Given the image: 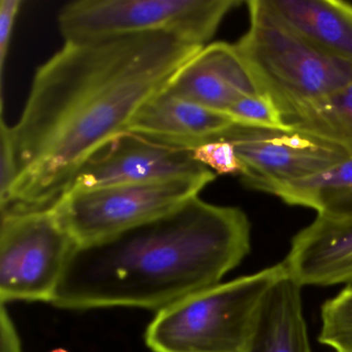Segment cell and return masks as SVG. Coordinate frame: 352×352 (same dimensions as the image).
Returning a JSON list of instances; mask_svg holds the SVG:
<instances>
[{
	"label": "cell",
	"mask_w": 352,
	"mask_h": 352,
	"mask_svg": "<svg viewBox=\"0 0 352 352\" xmlns=\"http://www.w3.org/2000/svg\"><path fill=\"white\" fill-rule=\"evenodd\" d=\"M204 47L166 32L65 41L38 67L12 127L17 180L0 213L54 207L84 162Z\"/></svg>",
	"instance_id": "6da1fadb"
},
{
	"label": "cell",
	"mask_w": 352,
	"mask_h": 352,
	"mask_svg": "<svg viewBox=\"0 0 352 352\" xmlns=\"http://www.w3.org/2000/svg\"><path fill=\"white\" fill-rule=\"evenodd\" d=\"M250 246V222L242 210L197 197L151 221L78 244L51 302L72 310L160 311L219 284Z\"/></svg>",
	"instance_id": "7a4b0ae2"
},
{
	"label": "cell",
	"mask_w": 352,
	"mask_h": 352,
	"mask_svg": "<svg viewBox=\"0 0 352 352\" xmlns=\"http://www.w3.org/2000/svg\"><path fill=\"white\" fill-rule=\"evenodd\" d=\"M286 275L282 261L195 292L158 311L146 344L153 352H254L267 300Z\"/></svg>",
	"instance_id": "3957f363"
},
{
	"label": "cell",
	"mask_w": 352,
	"mask_h": 352,
	"mask_svg": "<svg viewBox=\"0 0 352 352\" xmlns=\"http://www.w3.org/2000/svg\"><path fill=\"white\" fill-rule=\"evenodd\" d=\"M247 6L250 26L234 47L282 118L352 83V61L333 56L296 34L265 0H250Z\"/></svg>",
	"instance_id": "277c9868"
},
{
	"label": "cell",
	"mask_w": 352,
	"mask_h": 352,
	"mask_svg": "<svg viewBox=\"0 0 352 352\" xmlns=\"http://www.w3.org/2000/svg\"><path fill=\"white\" fill-rule=\"evenodd\" d=\"M239 0H80L58 14L65 41L166 32L205 46Z\"/></svg>",
	"instance_id": "5b68a950"
},
{
	"label": "cell",
	"mask_w": 352,
	"mask_h": 352,
	"mask_svg": "<svg viewBox=\"0 0 352 352\" xmlns=\"http://www.w3.org/2000/svg\"><path fill=\"white\" fill-rule=\"evenodd\" d=\"M77 245L54 207L1 214V304L52 302Z\"/></svg>",
	"instance_id": "8992f818"
},
{
	"label": "cell",
	"mask_w": 352,
	"mask_h": 352,
	"mask_svg": "<svg viewBox=\"0 0 352 352\" xmlns=\"http://www.w3.org/2000/svg\"><path fill=\"white\" fill-rule=\"evenodd\" d=\"M216 179L201 176L63 195L54 208L78 244L94 242L170 213Z\"/></svg>",
	"instance_id": "52a82bcc"
},
{
	"label": "cell",
	"mask_w": 352,
	"mask_h": 352,
	"mask_svg": "<svg viewBox=\"0 0 352 352\" xmlns=\"http://www.w3.org/2000/svg\"><path fill=\"white\" fill-rule=\"evenodd\" d=\"M216 140L234 146L243 182L271 195L281 185L320 174L352 156L345 146L294 129L234 124Z\"/></svg>",
	"instance_id": "ba28073f"
},
{
	"label": "cell",
	"mask_w": 352,
	"mask_h": 352,
	"mask_svg": "<svg viewBox=\"0 0 352 352\" xmlns=\"http://www.w3.org/2000/svg\"><path fill=\"white\" fill-rule=\"evenodd\" d=\"M209 172L210 168L193 158V149L124 131L98 148L84 162L63 195L201 176Z\"/></svg>",
	"instance_id": "9c48e42d"
},
{
	"label": "cell",
	"mask_w": 352,
	"mask_h": 352,
	"mask_svg": "<svg viewBox=\"0 0 352 352\" xmlns=\"http://www.w3.org/2000/svg\"><path fill=\"white\" fill-rule=\"evenodd\" d=\"M166 90L221 113L228 112L240 98L261 94L234 45L226 43L204 47Z\"/></svg>",
	"instance_id": "30bf717a"
},
{
	"label": "cell",
	"mask_w": 352,
	"mask_h": 352,
	"mask_svg": "<svg viewBox=\"0 0 352 352\" xmlns=\"http://www.w3.org/2000/svg\"><path fill=\"white\" fill-rule=\"evenodd\" d=\"M283 263L302 287L352 283V217L317 215L292 239Z\"/></svg>",
	"instance_id": "8fae6325"
},
{
	"label": "cell",
	"mask_w": 352,
	"mask_h": 352,
	"mask_svg": "<svg viewBox=\"0 0 352 352\" xmlns=\"http://www.w3.org/2000/svg\"><path fill=\"white\" fill-rule=\"evenodd\" d=\"M234 124V121L226 113L164 90L140 110L127 131L168 145L195 149L215 141Z\"/></svg>",
	"instance_id": "7c38bea8"
},
{
	"label": "cell",
	"mask_w": 352,
	"mask_h": 352,
	"mask_svg": "<svg viewBox=\"0 0 352 352\" xmlns=\"http://www.w3.org/2000/svg\"><path fill=\"white\" fill-rule=\"evenodd\" d=\"M296 34L321 50L352 61V5L339 0H265Z\"/></svg>",
	"instance_id": "4fadbf2b"
},
{
	"label": "cell",
	"mask_w": 352,
	"mask_h": 352,
	"mask_svg": "<svg viewBox=\"0 0 352 352\" xmlns=\"http://www.w3.org/2000/svg\"><path fill=\"white\" fill-rule=\"evenodd\" d=\"M254 352H311L302 312V286L287 275L267 300Z\"/></svg>",
	"instance_id": "5bb4252c"
},
{
	"label": "cell",
	"mask_w": 352,
	"mask_h": 352,
	"mask_svg": "<svg viewBox=\"0 0 352 352\" xmlns=\"http://www.w3.org/2000/svg\"><path fill=\"white\" fill-rule=\"evenodd\" d=\"M273 195L288 205L311 208L319 216L352 217V156L320 174L281 185Z\"/></svg>",
	"instance_id": "9a60e30c"
},
{
	"label": "cell",
	"mask_w": 352,
	"mask_h": 352,
	"mask_svg": "<svg viewBox=\"0 0 352 352\" xmlns=\"http://www.w3.org/2000/svg\"><path fill=\"white\" fill-rule=\"evenodd\" d=\"M283 120L290 129L316 135L352 150V83L298 109Z\"/></svg>",
	"instance_id": "2e32d148"
},
{
	"label": "cell",
	"mask_w": 352,
	"mask_h": 352,
	"mask_svg": "<svg viewBox=\"0 0 352 352\" xmlns=\"http://www.w3.org/2000/svg\"><path fill=\"white\" fill-rule=\"evenodd\" d=\"M321 320L320 343L336 352H352V285L323 304Z\"/></svg>",
	"instance_id": "e0dca14e"
},
{
	"label": "cell",
	"mask_w": 352,
	"mask_h": 352,
	"mask_svg": "<svg viewBox=\"0 0 352 352\" xmlns=\"http://www.w3.org/2000/svg\"><path fill=\"white\" fill-rule=\"evenodd\" d=\"M228 114L236 124L267 129H290L284 123L281 113L265 94L245 96L234 102Z\"/></svg>",
	"instance_id": "ac0fdd59"
},
{
	"label": "cell",
	"mask_w": 352,
	"mask_h": 352,
	"mask_svg": "<svg viewBox=\"0 0 352 352\" xmlns=\"http://www.w3.org/2000/svg\"><path fill=\"white\" fill-rule=\"evenodd\" d=\"M193 158L218 175H241L242 162L239 160L232 144L224 140H215L193 149Z\"/></svg>",
	"instance_id": "d6986e66"
},
{
	"label": "cell",
	"mask_w": 352,
	"mask_h": 352,
	"mask_svg": "<svg viewBox=\"0 0 352 352\" xmlns=\"http://www.w3.org/2000/svg\"><path fill=\"white\" fill-rule=\"evenodd\" d=\"M18 168L15 148L10 127L1 118L0 122V206L5 205L17 180Z\"/></svg>",
	"instance_id": "ffe728a7"
},
{
	"label": "cell",
	"mask_w": 352,
	"mask_h": 352,
	"mask_svg": "<svg viewBox=\"0 0 352 352\" xmlns=\"http://www.w3.org/2000/svg\"><path fill=\"white\" fill-rule=\"evenodd\" d=\"M21 5V0H1L0 1V69H1V74H3L14 25H15Z\"/></svg>",
	"instance_id": "44dd1931"
},
{
	"label": "cell",
	"mask_w": 352,
	"mask_h": 352,
	"mask_svg": "<svg viewBox=\"0 0 352 352\" xmlns=\"http://www.w3.org/2000/svg\"><path fill=\"white\" fill-rule=\"evenodd\" d=\"M1 352H23L21 341L11 318H3L0 322Z\"/></svg>",
	"instance_id": "7402d4cb"
},
{
	"label": "cell",
	"mask_w": 352,
	"mask_h": 352,
	"mask_svg": "<svg viewBox=\"0 0 352 352\" xmlns=\"http://www.w3.org/2000/svg\"><path fill=\"white\" fill-rule=\"evenodd\" d=\"M53 352H67V351H65V350H54V351Z\"/></svg>",
	"instance_id": "603a6c76"
}]
</instances>
